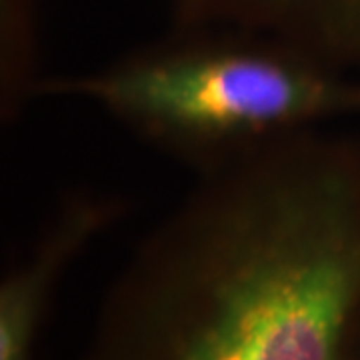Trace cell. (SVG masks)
I'll return each instance as SVG.
<instances>
[{
	"label": "cell",
	"mask_w": 360,
	"mask_h": 360,
	"mask_svg": "<svg viewBox=\"0 0 360 360\" xmlns=\"http://www.w3.org/2000/svg\"><path fill=\"white\" fill-rule=\"evenodd\" d=\"M127 214L116 194H65L25 257L0 281V360H39L40 335L58 283L75 260Z\"/></svg>",
	"instance_id": "cell-3"
},
{
	"label": "cell",
	"mask_w": 360,
	"mask_h": 360,
	"mask_svg": "<svg viewBox=\"0 0 360 360\" xmlns=\"http://www.w3.org/2000/svg\"><path fill=\"white\" fill-rule=\"evenodd\" d=\"M78 360H360V130L196 174L120 266Z\"/></svg>",
	"instance_id": "cell-1"
},
{
	"label": "cell",
	"mask_w": 360,
	"mask_h": 360,
	"mask_svg": "<svg viewBox=\"0 0 360 360\" xmlns=\"http://www.w3.org/2000/svg\"><path fill=\"white\" fill-rule=\"evenodd\" d=\"M39 98L92 104L196 174L304 130L360 116V77L238 28L167 39L82 75H46Z\"/></svg>",
	"instance_id": "cell-2"
},
{
	"label": "cell",
	"mask_w": 360,
	"mask_h": 360,
	"mask_svg": "<svg viewBox=\"0 0 360 360\" xmlns=\"http://www.w3.org/2000/svg\"><path fill=\"white\" fill-rule=\"evenodd\" d=\"M40 0H0V116L14 122L39 101Z\"/></svg>",
	"instance_id": "cell-5"
},
{
	"label": "cell",
	"mask_w": 360,
	"mask_h": 360,
	"mask_svg": "<svg viewBox=\"0 0 360 360\" xmlns=\"http://www.w3.org/2000/svg\"><path fill=\"white\" fill-rule=\"evenodd\" d=\"M172 26L238 28L360 75V0H170Z\"/></svg>",
	"instance_id": "cell-4"
}]
</instances>
